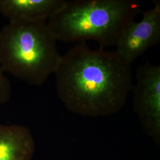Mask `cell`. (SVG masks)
<instances>
[{
	"label": "cell",
	"mask_w": 160,
	"mask_h": 160,
	"mask_svg": "<svg viewBox=\"0 0 160 160\" xmlns=\"http://www.w3.org/2000/svg\"><path fill=\"white\" fill-rule=\"evenodd\" d=\"M65 0H0V12L12 21H45L59 10Z\"/></svg>",
	"instance_id": "8992f818"
},
{
	"label": "cell",
	"mask_w": 160,
	"mask_h": 160,
	"mask_svg": "<svg viewBox=\"0 0 160 160\" xmlns=\"http://www.w3.org/2000/svg\"><path fill=\"white\" fill-rule=\"evenodd\" d=\"M58 97L72 113L86 117L116 114L133 88L131 64L118 52L78 43L62 56L54 73Z\"/></svg>",
	"instance_id": "6da1fadb"
},
{
	"label": "cell",
	"mask_w": 160,
	"mask_h": 160,
	"mask_svg": "<svg viewBox=\"0 0 160 160\" xmlns=\"http://www.w3.org/2000/svg\"><path fill=\"white\" fill-rule=\"evenodd\" d=\"M56 38L45 21H12L0 31V64L6 73L42 85L61 61Z\"/></svg>",
	"instance_id": "3957f363"
},
{
	"label": "cell",
	"mask_w": 160,
	"mask_h": 160,
	"mask_svg": "<svg viewBox=\"0 0 160 160\" xmlns=\"http://www.w3.org/2000/svg\"><path fill=\"white\" fill-rule=\"evenodd\" d=\"M141 12L135 0H65L47 24L57 40H94L105 48L116 45L126 24Z\"/></svg>",
	"instance_id": "7a4b0ae2"
},
{
	"label": "cell",
	"mask_w": 160,
	"mask_h": 160,
	"mask_svg": "<svg viewBox=\"0 0 160 160\" xmlns=\"http://www.w3.org/2000/svg\"><path fill=\"white\" fill-rule=\"evenodd\" d=\"M153 2L154 8L143 12L141 21L133 20L126 24L115 45L116 51L131 64L160 42V2Z\"/></svg>",
	"instance_id": "5b68a950"
},
{
	"label": "cell",
	"mask_w": 160,
	"mask_h": 160,
	"mask_svg": "<svg viewBox=\"0 0 160 160\" xmlns=\"http://www.w3.org/2000/svg\"><path fill=\"white\" fill-rule=\"evenodd\" d=\"M34 147L29 128L0 124V160H32Z\"/></svg>",
	"instance_id": "52a82bcc"
},
{
	"label": "cell",
	"mask_w": 160,
	"mask_h": 160,
	"mask_svg": "<svg viewBox=\"0 0 160 160\" xmlns=\"http://www.w3.org/2000/svg\"><path fill=\"white\" fill-rule=\"evenodd\" d=\"M133 104L145 133L160 143V66L148 61L137 71Z\"/></svg>",
	"instance_id": "277c9868"
},
{
	"label": "cell",
	"mask_w": 160,
	"mask_h": 160,
	"mask_svg": "<svg viewBox=\"0 0 160 160\" xmlns=\"http://www.w3.org/2000/svg\"><path fill=\"white\" fill-rule=\"evenodd\" d=\"M12 94L11 82L0 64V106L10 100Z\"/></svg>",
	"instance_id": "ba28073f"
}]
</instances>
